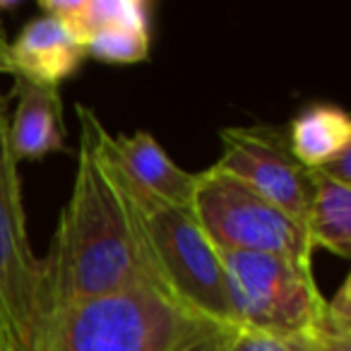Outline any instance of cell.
Segmentation results:
<instances>
[{"label": "cell", "instance_id": "obj_1", "mask_svg": "<svg viewBox=\"0 0 351 351\" xmlns=\"http://www.w3.org/2000/svg\"><path fill=\"white\" fill-rule=\"evenodd\" d=\"M75 111L80 121L77 171L51 253L44 258L53 313L75 301L132 287L166 291L140 210L108 156L111 132L94 108L75 104Z\"/></svg>", "mask_w": 351, "mask_h": 351}, {"label": "cell", "instance_id": "obj_2", "mask_svg": "<svg viewBox=\"0 0 351 351\" xmlns=\"http://www.w3.org/2000/svg\"><path fill=\"white\" fill-rule=\"evenodd\" d=\"M219 330L161 289L132 287L56 311L46 351H188Z\"/></svg>", "mask_w": 351, "mask_h": 351}, {"label": "cell", "instance_id": "obj_3", "mask_svg": "<svg viewBox=\"0 0 351 351\" xmlns=\"http://www.w3.org/2000/svg\"><path fill=\"white\" fill-rule=\"evenodd\" d=\"M10 104L12 94H0V351H46L53 315L49 269L29 243Z\"/></svg>", "mask_w": 351, "mask_h": 351}, {"label": "cell", "instance_id": "obj_4", "mask_svg": "<svg viewBox=\"0 0 351 351\" xmlns=\"http://www.w3.org/2000/svg\"><path fill=\"white\" fill-rule=\"evenodd\" d=\"M231 322L287 337H315L325 315L313 265L274 253L219 250Z\"/></svg>", "mask_w": 351, "mask_h": 351}, {"label": "cell", "instance_id": "obj_5", "mask_svg": "<svg viewBox=\"0 0 351 351\" xmlns=\"http://www.w3.org/2000/svg\"><path fill=\"white\" fill-rule=\"evenodd\" d=\"M130 195L140 210L142 226L166 291L215 325L236 327L231 322L221 255L205 236L193 207L152 200L137 195L135 191H130Z\"/></svg>", "mask_w": 351, "mask_h": 351}, {"label": "cell", "instance_id": "obj_6", "mask_svg": "<svg viewBox=\"0 0 351 351\" xmlns=\"http://www.w3.org/2000/svg\"><path fill=\"white\" fill-rule=\"evenodd\" d=\"M193 212L217 250L274 253L313 265L306 226L217 166L195 173Z\"/></svg>", "mask_w": 351, "mask_h": 351}, {"label": "cell", "instance_id": "obj_7", "mask_svg": "<svg viewBox=\"0 0 351 351\" xmlns=\"http://www.w3.org/2000/svg\"><path fill=\"white\" fill-rule=\"evenodd\" d=\"M219 137L217 169L243 181L303 224L315 193V173L293 156L287 128L236 125L224 128Z\"/></svg>", "mask_w": 351, "mask_h": 351}, {"label": "cell", "instance_id": "obj_8", "mask_svg": "<svg viewBox=\"0 0 351 351\" xmlns=\"http://www.w3.org/2000/svg\"><path fill=\"white\" fill-rule=\"evenodd\" d=\"M87 58L111 65L142 63L149 56V5L145 0H41Z\"/></svg>", "mask_w": 351, "mask_h": 351}, {"label": "cell", "instance_id": "obj_9", "mask_svg": "<svg viewBox=\"0 0 351 351\" xmlns=\"http://www.w3.org/2000/svg\"><path fill=\"white\" fill-rule=\"evenodd\" d=\"M108 154L121 178L137 195L169 205L193 207L195 173L171 161L166 149L140 130L135 135H108Z\"/></svg>", "mask_w": 351, "mask_h": 351}, {"label": "cell", "instance_id": "obj_10", "mask_svg": "<svg viewBox=\"0 0 351 351\" xmlns=\"http://www.w3.org/2000/svg\"><path fill=\"white\" fill-rule=\"evenodd\" d=\"M87 58L68 27L53 15L32 20L10 44L12 77L56 87L68 80Z\"/></svg>", "mask_w": 351, "mask_h": 351}, {"label": "cell", "instance_id": "obj_11", "mask_svg": "<svg viewBox=\"0 0 351 351\" xmlns=\"http://www.w3.org/2000/svg\"><path fill=\"white\" fill-rule=\"evenodd\" d=\"M15 111H10V149L15 161L41 159L65 147L63 101L56 87L15 77Z\"/></svg>", "mask_w": 351, "mask_h": 351}, {"label": "cell", "instance_id": "obj_12", "mask_svg": "<svg viewBox=\"0 0 351 351\" xmlns=\"http://www.w3.org/2000/svg\"><path fill=\"white\" fill-rule=\"evenodd\" d=\"M289 145L306 169H322L341 152L351 149V121L335 104H315L301 111L287 128Z\"/></svg>", "mask_w": 351, "mask_h": 351}, {"label": "cell", "instance_id": "obj_13", "mask_svg": "<svg viewBox=\"0 0 351 351\" xmlns=\"http://www.w3.org/2000/svg\"><path fill=\"white\" fill-rule=\"evenodd\" d=\"M315 173V193L306 215L308 239L313 248H325L339 258L351 253V186L332 181L330 176Z\"/></svg>", "mask_w": 351, "mask_h": 351}, {"label": "cell", "instance_id": "obj_14", "mask_svg": "<svg viewBox=\"0 0 351 351\" xmlns=\"http://www.w3.org/2000/svg\"><path fill=\"white\" fill-rule=\"evenodd\" d=\"M226 351H315V337H287L236 327Z\"/></svg>", "mask_w": 351, "mask_h": 351}, {"label": "cell", "instance_id": "obj_15", "mask_svg": "<svg viewBox=\"0 0 351 351\" xmlns=\"http://www.w3.org/2000/svg\"><path fill=\"white\" fill-rule=\"evenodd\" d=\"M234 330H236V327H224V330L210 335L207 339H202L200 344H195L193 349H188V351H226V344H229L231 332H234Z\"/></svg>", "mask_w": 351, "mask_h": 351}, {"label": "cell", "instance_id": "obj_16", "mask_svg": "<svg viewBox=\"0 0 351 351\" xmlns=\"http://www.w3.org/2000/svg\"><path fill=\"white\" fill-rule=\"evenodd\" d=\"M3 3H0V12H3ZM0 73H8L12 75V63H10V44H8L5 34L0 29Z\"/></svg>", "mask_w": 351, "mask_h": 351}]
</instances>
